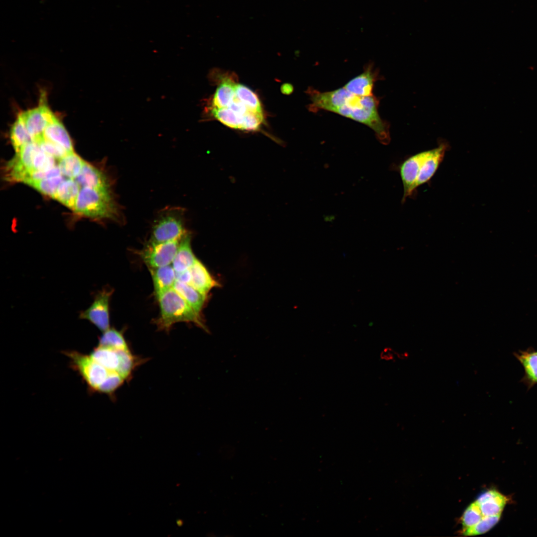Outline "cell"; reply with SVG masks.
Listing matches in <instances>:
<instances>
[{
	"label": "cell",
	"mask_w": 537,
	"mask_h": 537,
	"mask_svg": "<svg viewBox=\"0 0 537 537\" xmlns=\"http://www.w3.org/2000/svg\"><path fill=\"white\" fill-rule=\"evenodd\" d=\"M43 136L45 139L60 145L68 153L74 151L71 138L63 124L57 117L46 128Z\"/></svg>",
	"instance_id": "19"
},
{
	"label": "cell",
	"mask_w": 537,
	"mask_h": 537,
	"mask_svg": "<svg viewBox=\"0 0 537 537\" xmlns=\"http://www.w3.org/2000/svg\"><path fill=\"white\" fill-rule=\"evenodd\" d=\"M191 234L187 232L180 240L172 264L176 272L190 269L196 260L191 248Z\"/></svg>",
	"instance_id": "17"
},
{
	"label": "cell",
	"mask_w": 537,
	"mask_h": 537,
	"mask_svg": "<svg viewBox=\"0 0 537 537\" xmlns=\"http://www.w3.org/2000/svg\"><path fill=\"white\" fill-rule=\"evenodd\" d=\"M180 239L159 244L148 243L141 256L148 268H157L172 264Z\"/></svg>",
	"instance_id": "8"
},
{
	"label": "cell",
	"mask_w": 537,
	"mask_h": 537,
	"mask_svg": "<svg viewBox=\"0 0 537 537\" xmlns=\"http://www.w3.org/2000/svg\"><path fill=\"white\" fill-rule=\"evenodd\" d=\"M160 314L156 321L160 330L169 331L172 326L178 322H192L206 330L200 314L196 313L173 288L156 296Z\"/></svg>",
	"instance_id": "3"
},
{
	"label": "cell",
	"mask_w": 537,
	"mask_h": 537,
	"mask_svg": "<svg viewBox=\"0 0 537 537\" xmlns=\"http://www.w3.org/2000/svg\"><path fill=\"white\" fill-rule=\"evenodd\" d=\"M62 175L48 179L29 181L26 183L41 193L54 198L57 190L63 181Z\"/></svg>",
	"instance_id": "27"
},
{
	"label": "cell",
	"mask_w": 537,
	"mask_h": 537,
	"mask_svg": "<svg viewBox=\"0 0 537 537\" xmlns=\"http://www.w3.org/2000/svg\"><path fill=\"white\" fill-rule=\"evenodd\" d=\"M148 268L152 278L156 296L173 287L176 281V272L172 265Z\"/></svg>",
	"instance_id": "18"
},
{
	"label": "cell",
	"mask_w": 537,
	"mask_h": 537,
	"mask_svg": "<svg viewBox=\"0 0 537 537\" xmlns=\"http://www.w3.org/2000/svg\"><path fill=\"white\" fill-rule=\"evenodd\" d=\"M98 346L116 349H129L128 344L122 331L114 328H109L100 336Z\"/></svg>",
	"instance_id": "25"
},
{
	"label": "cell",
	"mask_w": 537,
	"mask_h": 537,
	"mask_svg": "<svg viewBox=\"0 0 537 537\" xmlns=\"http://www.w3.org/2000/svg\"><path fill=\"white\" fill-rule=\"evenodd\" d=\"M263 120L262 112L248 110L243 116L241 130L256 131L259 129Z\"/></svg>",
	"instance_id": "33"
},
{
	"label": "cell",
	"mask_w": 537,
	"mask_h": 537,
	"mask_svg": "<svg viewBox=\"0 0 537 537\" xmlns=\"http://www.w3.org/2000/svg\"><path fill=\"white\" fill-rule=\"evenodd\" d=\"M235 95L242 102L248 110L258 112H262L260 100L257 94L246 86L235 85Z\"/></svg>",
	"instance_id": "26"
},
{
	"label": "cell",
	"mask_w": 537,
	"mask_h": 537,
	"mask_svg": "<svg viewBox=\"0 0 537 537\" xmlns=\"http://www.w3.org/2000/svg\"><path fill=\"white\" fill-rule=\"evenodd\" d=\"M173 288L198 314H200L206 300L204 294L189 284L176 281Z\"/></svg>",
	"instance_id": "20"
},
{
	"label": "cell",
	"mask_w": 537,
	"mask_h": 537,
	"mask_svg": "<svg viewBox=\"0 0 537 537\" xmlns=\"http://www.w3.org/2000/svg\"><path fill=\"white\" fill-rule=\"evenodd\" d=\"M20 114L33 141L35 142L43 137L46 128L56 117L44 102Z\"/></svg>",
	"instance_id": "9"
},
{
	"label": "cell",
	"mask_w": 537,
	"mask_h": 537,
	"mask_svg": "<svg viewBox=\"0 0 537 537\" xmlns=\"http://www.w3.org/2000/svg\"><path fill=\"white\" fill-rule=\"evenodd\" d=\"M483 517L478 504L475 501L473 502L465 509L460 518V522L462 526L461 530L476 525Z\"/></svg>",
	"instance_id": "30"
},
{
	"label": "cell",
	"mask_w": 537,
	"mask_h": 537,
	"mask_svg": "<svg viewBox=\"0 0 537 537\" xmlns=\"http://www.w3.org/2000/svg\"><path fill=\"white\" fill-rule=\"evenodd\" d=\"M375 73L369 65L364 72L348 82L344 87L351 92L359 96L373 95L374 84L376 80Z\"/></svg>",
	"instance_id": "15"
},
{
	"label": "cell",
	"mask_w": 537,
	"mask_h": 537,
	"mask_svg": "<svg viewBox=\"0 0 537 537\" xmlns=\"http://www.w3.org/2000/svg\"><path fill=\"white\" fill-rule=\"evenodd\" d=\"M184 211L171 207L162 211L153 226L149 244H159L181 238L187 233Z\"/></svg>",
	"instance_id": "5"
},
{
	"label": "cell",
	"mask_w": 537,
	"mask_h": 537,
	"mask_svg": "<svg viewBox=\"0 0 537 537\" xmlns=\"http://www.w3.org/2000/svg\"><path fill=\"white\" fill-rule=\"evenodd\" d=\"M55 158L43 151L41 149L35 156L32 171H45L55 167Z\"/></svg>",
	"instance_id": "31"
},
{
	"label": "cell",
	"mask_w": 537,
	"mask_h": 537,
	"mask_svg": "<svg viewBox=\"0 0 537 537\" xmlns=\"http://www.w3.org/2000/svg\"><path fill=\"white\" fill-rule=\"evenodd\" d=\"M380 358L386 361L394 360L397 357V352L390 347L385 348L380 353Z\"/></svg>",
	"instance_id": "35"
},
{
	"label": "cell",
	"mask_w": 537,
	"mask_h": 537,
	"mask_svg": "<svg viewBox=\"0 0 537 537\" xmlns=\"http://www.w3.org/2000/svg\"><path fill=\"white\" fill-rule=\"evenodd\" d=\"M36 142L38 143L40 149L43 151L54 157L56 159L59 160L68 153L64 148L56 143L45 139L43 136Z\"/></svg>",
	"instance_id": "32"
},
{
	"label": "cell",
	"mask_w": 537,
	"mask_h": 537,
	"mask_svg": "<svg viewBox=\"0 0 537 537\" xmlns=\"http://www.w3.org/2000/svg\"><path fill=\"white\" fill-rule=\"evenodd\" d=\"M72 210L92 218L115 221L122 219L120 208L111 189L82 187Z\"/></svg>",
	"instance_id": "2"
},
{
	"label": "cell",
	"mask_w": 537,
	"mask_h": 537,
	"mask_svg": "<svg viewBox=\"0 0 537 537\" xmlns=\"http://www.w3.org/2000/svg\"><path fill=\"white\" fill-rule=\"evenodd\" d=\"M501 515L483 517L476 525L469 528L461 530L463 536H471L484 534L491 529L499 522Z\"/></svg>",
	"instance_id": "29"
},
{
	"label": "cell",
	"mask_w": 537,
	"mask_h": 537,
	"mask_svg": "<svg viewBox=\"0 0 537 537\" xmlns=\"http://www.w3.org/2000/svg\"><path fill=\"white\" fill-rule=\"evenodd\" d=\"M176 280L180 282L189 284L191 280L190 269L182 272H176Z\"/></svg>",
	"instance_id": "36"
},
{
	"label": "cell",
	"mask_w": 537,
	"mask_h": 537,
	"mask_svg": "<svg viewBox=\"0 0 537 537\" xmlns=\"http://www.w3.org/2000/svg\"><path fill=\"white\" fill-rule=\"evenodd\" d=\"M235 85L230 80H226L219 86L212 99L213 108L228 107L235 96Z\"/></svg>",
	"instance_id": "24"
},
{
	"label": "cell",
	"mask_w": 537,
	"mask_h": 537,
	"mask_svg": "<svg viewBox=\"0 0 537 537\" xmlns=\"http://www.w3.org/2000/svg\"><path fill=\"white\" fill-rule=\"evenodd\" d=\"M397 357L401 359H406L408 358L409 354L407 352L401 353H397Z\"/></svg>",
	"instance_id": "37"
},
{
	"label": "cell",
	"mask_w": 537,
	"mask_h": 537,
	"mask_svg": "<svg viewBox=\"0 0 537 537\" xmlns=\"http://www.w3.org/2000/svg\"><path fill=\"white\" fill-rule=\"evenodd\" d=\"M70 359V366L77 371L91 392H97L99 387L112 373L94 361L90 356L75 351H64ZM118 373V372H117Z\"/></svg>",
	"instance_id": "6"
},
{
	"label": "cell",
	"mask_w": 537,
	"mask_h": 537,
	"mask_svg": "<svg viewBox=\"0 0 537 537\" xmlns=\"http://www.w3.org/2000/svg\"><path fill=\"white\" fill-rule=\"evenodd\" d=\"M449 145L446 141H441L438 147L428 150L427 154L422 163L416 183V188L428 182L437 172L442 163Z\"/></svg>",
	"instance_id": "11"
},
{
	"label": "cell",
	"mask_w": 537,
	"mask_h": 537,
	"mask_svg": "<svg viewBox=\"0 0 537 537\" xmlns=\"http://www.w3.org/2000/svg\"><path fill=\"white\" fill-rule=\"evenodd\" d=\"M514 355L524 368V375L521 382L530 389L537 384V351L529 348Z\"/></svg>",
	"instance_id": "14"
},
{
	"label": "cell",
	"mask_w": 537,
	"mask_h": 537,
	"mask_svg": "<svg viewBox=\"0 0 537 537\" xmlns=\"http://www.w3.org/2000/svg\"><path fill=\"white\" fill-rule=\"evenodd\" d=\"M507 501L505 496L493 489L482 493L475 501L483 517L501 515Z\"/></svg>",
	"instance_id": "13"
},
{
	"label": "cell",
	"mask_w": 537,
	"mask_h": 537,
	"mask_svg": "<svg viewBox=\"0 0 537 537\" xmlns=\"http://www.w3.org/2000/svg\"><path fill=\"white\" fill-rule=\"evenodd\" d=\"M191 280L189 284L201 293L207 294L219 283L212 276L206 267L197 259L190 268Z\"/></svg>",
	"instance_id": "16"
},
{
	"label": "cell",
	"mask_w": 537,
	"mask_h": 537,
	"mask_svg": "<svg viewBox=\"0 0 537 537\" xmlns=\"http://www.w3.org/2000/svg\"><path fill=\"white\" fill-rule=\"evenodd\" d=\"M212 112L216 119L226 126L241 129L244 116L238 114L229 107L213 108Z\"/></svg>",
	"instance_id": "28"
},
{
	"label": "cell",
	"mask_w": 537,
	"mask_h": 537,
	"mask_svg": "<svg viewBox=\"0 0 537 537\" xmlns=\"http://www.w3.org/2000/svg\"><path fill=\"white\" fill-rule=\"evenodd\" d=\"M307 91L311 101L310 110L322 109L349 118L372 129L381 143L390 142L389 125L380 118L379 101L373 95H357L344 87L325 92L309 89Z\"/></svg>",
	"instance_id": "1"
},
{
	"label": "cell",
	"mask_w": 537,
	"mask_h": 537,
	"mask_svg": "<svg viewBox=\"0 0 537 537\" xmlns=\"http://www.w3.org/2000/svg\"><path fill=\"white\" fill-rule=\"evenodd\" d=\"M228 107L241 116H244L249 110L247 106L237 98L236 95Z\"/></svg>",
	"instance_id": "34"
},
{
	"label": "cell",
	"mask_w": 537,
	"mask_h": 537,
	"mask_svg": "<svg viewBox=\"0 0 537 537\" xmlns=\"http://www.w3.org/2000/svg\"><path fill=\"white\" fill-rule=\"evenodd\" d=\"M80 187L74 179H64L60 184L54 198L72 209L81 189Z\"/></svg>",
	"instance_id": "21"
},
{
	"label": "cell",
	"mask_w": 537,
	"mask_h": 537,
	"mask_svg": "<svg viewBox=\"0 0 537 537\" xmlns=\"http://www.w3.org/2000/svg\"><path fill=\"white\" fill-rule=\"evenodd\" d=\"M428 151L420 152L405 160L397 167L403 183L404 193L402 203L413 195L416 190L417 179Z\"/></svg>",
	"instance_id": "10"
},
{
	"label": "cell",
	"mask_w": 537,
	"mask_h": 537,
	"mask_svg": "<svg viewBox=\"0 0 537 537\" xmlns=\"http://www.w3.org/2000/svg\"><path fill=\"white\" fill-rule=\"evenodd\" d=\"M83 187L97 189H111V183L104 173L85 162L80 174L74 179Z\"/></svg>",
	"instance_id": "12"
},
{
	"label": "cell",
	"mask_w": 537,
	"mask_h": 537,
	"mask_svg": "<svg viewBox=\"0 0 537 537\" xmlns=\"http://www.w3.org/2000/svg\"><path fill=\"white\" fill-rule=\"evenodd\" d=\"M113 290L104 287L94 295L93 301L84 311H81L79 318L89 321L99 330L104 332L110 327L109 302Z\"/></svg>",
	"instance_id": "7"
},
{
	"label": "cell",
	"mask_w": 537,
	"mask_h": 537,
	"mask_svg": "<svg viewBox=\"0 0 537 537\" xmlns=\"http://www.w3.org/2000/svg\"><path fill=\"white\" fill-rule=\"evenodd\" d=\"M10 138L12 145L16 153L24 145L33 141L20 114L18 115L11 126L10 131Z\"/></svg>",
	"instance_id": "23"
},
{
	"label": "cell",
	"mask_w": 537,
	"mask_h": 537,
	"mask_svg": "<svg viewBox=\"0 0 537 537\" xmlns=\"http://www.w3.org/2000/svg\"><path fill=\"white\" fill-rule=\"evenodd\" d=\"M96 362L108 370L120 374L128 380L135 368L144 359L133 355L130 349H116L97 346L90 354Z\"/></svg>",
	"instance_id": "4"
},
{
	"label": "cell",
	"mask_w": 537,
	"mask_h": 537,
	"mask_svg": "<svg viewBox=\"0 0 537 537\" xmlns=\"http://www.w3.org/2000/svg\"><path fill=\"white\" fill-rule=\"evenodd\" d=\"M85 162L73 151L59 160L58 166L63 176L75 179L80 174Z\"/></svg>",
	"instance_id": "22"
}]
</instances>
